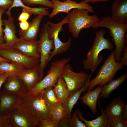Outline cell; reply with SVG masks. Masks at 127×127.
<instances>
[{
  "label": "cell",
  "mask_w": 127,
  "mask_h": 127,
  "mask_svg": "<svg viewBox=\"0 0 127 127\" xmlns=\"http://www.w3.org/2000/svg\"><path fill=\"white\" fill-rule=\"evenodd\" d=\"M101 27L106 28L110 30L108 32L116 47L115 59L116 61L119 62L122 51L127 47V24L118 23L114 21L111 16H104L91 27L95 29Z\"/></svg>",
  "instance_id": "1"
},
{
  "label": "cell",
  "mask_w": 127,
  "mask_h": 127,
  "mask_svg": "<svg viewBox=\"0 0 127 127\" xmlns=\"http://www.w3.org/2000/svg\"><path fill=\"white\" fill-rule=\"evenodd\" d=\"M107 32L103 29L96 32L93 45L88 52L86 59L82 62L85 69L90 70L93 72L103 60L102 56H99L100 53L104 49H113L112 43L108 39L104 37V35Z\"/></svg>",
  "instance_id": "2"
},
{
  "label": "cell",
  "mask_w": 127,
  "mask_h": 127,
  "mask_svg": "<svg viewBox=\"0 0 127 127\" xmlns=\"http://www.w3.org/2000/svg\"><path fill=\"white\" fill-rule=\"evenodd\" d=\"M21 98V104L38 122L51 120V109L46 103L41 92L36 94L28 93Z\"/></svg>",
  "instance_id": "3"
},
{
  "label": "cell",
  "mask_w": 127,
  "mask_h": 127,
  "mask_svg": "<svg viewBox=\"0 0 127 127\" xmlns=\"http://www.w3.org/2000/svg\"><path fill=\"white\" fill-rule=\"evenodd\" d=\"M89 12L86 9L75 8L67 13L69 30L73 38L78 37L82 29L88 28L100 20L97 15L90 16Z\"/></svg>",
  "instance_id": "4"
},
{
  "label": "cell",
  "mask_w": 127,
  "mask_h": 127,
  "mask_svg": "<svg viewBox=\"0 0 127 127\" xmlns=\"http://www.w3.org/2000/svg\"><path fill=\"white\" fill-rule=\"evenodd\" d=\"M115 50H113L105 61L96 76L90 80L86 91H91L96 86H103L113 79L116 72L122 69L123 66L115 58Z\"/></svg>",
  "instance_id": "5"
},
{
  "label": "cell",
  "mask_w": 127,
  "mask_h": 127,
  "mask_svg": "<svg viewBox=\"0 0 127 127\" xmlns=\"http://www.w3.org/2000/svg\"><path fill=\"white\" fill-rule=\"evenodd\" d=\"M70 58L69 57L52 62L46 75L29 93H38L41 92L47 87H53L61 76L65 65L70 61Z\"/></svg>",
  "instance_id": "6"
},
{
  "label": "cell",
  "mask_w": 127,
  "mask_h": 127,
  "mask_svg": "<svg viewBox=\"0 0 127 127\" xmlns=\"http://www.w3.org/2000/svg\"><path fill=\"white\" fill-rule=\"evenodd\" d=\"M68 19L67 16L61 21L57 23L50 21L47 23L48 25L47 28V33L49 38L54 42V48L51 52V58L55 56L67 52L71 45V37H70L65 42H62L59 37L60 32L62 29L63 26L64 24H68Z\"/></svg>",
  "instance_id": "7"
},
{
  "label": "cell",
  "mask_w": 127,
  "mask_h": 127,
  "mask_svg": "<svg viewBox=\"0 0 127 127\" xmlns=\"http://www.w3.org/2000/svg\"><path fill=\"white\" fill-rule=\"evenodd\" d=\"M73 70L71 65L67 63L65 65L61 75L66 83L69 92L82 89L93 73L89 75L83 71L76 72Z\"/></svg>",
  "instance_id": "8"
},
{
  "label": "cell",
  "mask_w": 127,
  "mask_h": 127,
  "mask_svg": "<svg viewBox=\"0 0 127 127\" xmlns=\"http://www.w3.org/2000/svg\"><path fill=\"white\" fill-rule=\"evenodd\" d=\"M0 56L10 62L22 66L25 69L32 68L40 64V59L28 56L13 47L0 49Z\"/></svg>",
  "instance_id": "9"
},
{
  "label": "cell",
  "mask_w": 127,
  "mask_h": 127,
  "mask_svg": "<svg viewBox=\"0 0 127 127\" xmlns=\"http://www.w3.org/2000/svg\"><path fill=\"white\" fill-rule=\"evenodd\" d=\"M48 23H44L40 30V39L38 40L40 55V66L41 72L44 74V70L47 64L51 59V51L54 48L53 41L50 39L47 33Z\"/></svg>",
  "instance_id": "10"
},
{
  "label": "cell",
  "mask_w": 127,
  "mask_h": 127,
  "mask_svg": "<svg viewBox=\"0 0 127 127\" xmlns=\"http://www.w3.org/2000/svg\"><path fill=\"white\" fill-rule=\"evenodd\" d=\"M13 127H36L39 122L21 104L8 114Z\"/></svg>",
  "instance_id": "11"
},
{
  "label": "cell",
  "mask_w": 127,
  "mask_h": 127,
  "mask_svg": "<svg viewBox=\"0 0 127 127\" xmlns=\"http://www.w3.org/2000/svg\"><path fill=\"white\" fill-rule=\"evenodd\" d=\"M51 1L53 4V7L51 13L48 16L50 18L60 12L67 13L71 9L75 8L85 9L87 10L89 12H95L92 7L83 0L79 3L71 0H65L63 2L57 0H51Z\"/></svg>",
  "instance_id": "12"
},
{
  "label": "cell",
  "mask_w": 127,
  "mask_h": 127,
  "mask_svg": "<svg viewBox=\"0 0 127 127\" xmlns=\"http://www.w3.org/2000/svg\"><path fill=\"white\" fill-rule=\"evenodd\" d=\"M43 74L39 64L32 68L23 70L16 75L23 81L29 93L41 80Z\"/></svg>",
  "instance_id": "13"
},
{
  "label": "cell",
  "mask_w": 127,
  "mask_h": 127,
  "mask_svg": "<svg viewBox=\"0 0 127 127\" xmlns=\"http://www.w3.org/2000/svg\"><path fill=\"white\" fill-rule=\"evenodd\" d=\"M8 19L2 20L4 29L3 44L0 45V49H6L13 47L18 42L19 38L16 36V26L14 22V18L11 12L8 15Z\"/></svg>",
  "instance_id": "14"
},
{
  "label": "cell",
  "mask_w": 127,
  "mask_h": 127,
  "mask_svg": "<svg viewBox=\"0 0 127 127\" xmlns=\"http://www.w3.org/2000/svg\"><path fill=\"white\" fill-rule=\"evenodd\" d=\"M21 102L20 97L2 91L0 92V114H8Z\"/></svg>",
  "instance_id": "15"
},
{
  "label": "cell",
  "mask_w": 127,
  "mask_h": 127,
  "mask_svg": "<svg viewBox=\"0 0 127 127\" xmlns=\"http://www.w3.org/2000/svg\"><path fill=\"white\" fill-rule=\"evenodd\" d=\"M4 90L20 97L28 92L23 81L16 75H10L3 83Z\"/></svg>",
  "instance_id": "16"
},
{
  "label": "cell",
  "mask_w": 127,
  "mask_h": 127,
  "mask_svg": "<svg viewBox=\"0 0 127 127\" xmlns=\"http://www.w3.org/2000/svg\"><path fill=\"white\" fill-rule=\"evenodd\" d=\"M127 106L119 96L114 99L104 111L108 116L109 121L114 117L122 118L127 121Z\"/></svg>",
  "instance_id": "17"
},
{
  "label": "cell",
  "mask_w": 127,
  "mask_h": 127,
  "mask_svg": "<svg viewBox=\"0 0 127 127\" xmlns=\"http://www.w3.org/2000/svg\"><path fill=\"white\" fill-rule=\"evenodd\" d=\"M19 38L13 47L28 56L40 59L38 40H27L21 37Z\"/></svg>",
  "instance_id": "18"
},
{
  "label": "cell",
  "mask_w": 127,
  "mask_h": 127,
  "mask_svg": "<svg viewBox=\"0 0 127 127\" xmlns=\"http://www.w3.org/2000/svg\"><path fill=\"white\" fill-rule=\"evenodd\" d=\"M48 15L46 13L37 15L29 23V26L27 30L23 31L20 29L19 31V34L20 37L27 40H37L40 23L44 17Z\"/></svg>",
  "instance_id": "19"
},
{
  "label": "cell",
  "mask_w": 127,
  "mask_h": 127,
  "mask_svg": "<svg viewBox=\"0 0 127 127\" xmlns=\"http://www.w3.org/2000/svg\"><path fill=\"white\" fill-rule=\"evenodd\" d=\"M112 19L121 24H127V0H115L112 6Z\"/></svg>",
  "instance_id": "20"
},
{
  "label": "cell",
  "mask_w": 127,
  "mask_h": 127,
  "mask_svg": "<svg viewBox=\"0 0 127 127\" xmlns=\"http://www.w3.org/2000/svg\"><path fill=\"white\" fill-rule=\"evenodd\" d=\"M91 78L88 79L85 85L82 89L77 91L70 92L62 104L65 110V118L69 119L74 105L80 98L82 92L87 90L90 83Z\"/></svg>",
  "instance_id": "21"
},
{
  "label": "cell",
  "mask_w": 127,
  "mask_h": 127,
  "mask_svg": "<svg viewBox=\"0 0 127 127\" xmlns=\"http://www.w3.org/2000/svg\"><path fill=\"white\" fill-rule=\"evenodd\" d=\"M98 100L99 106L102 112L100 116H98L97 118L92 120H87L83 118L82 112L76 109L78 117L80 120L84 122L87 127H110V125L108 116L101 107L99 100Z\"/></svg>",
  "instance_id": "22"
},
{
  "label": "cell",
  "mask_w": 127,
  "mask_h": 127,
  "mask_svg": "<svg viewBox=\"0 0 127 127\" xmlns=\"http://www.w3.org/2000/svg\"><path fill=\"white\" fill-rule=\"evenodd\" d=\"M102 86H99L94 90L88 91L82 97L80 100L81 102L87 105L90 108L92 113H97L96 109L98 97L100 94Z\"/></svg>",
  "instance_id": "23"
},
{
  "label": "cell",
  "mask_w": 127,
  "mask_h": 127,
  "mask_svg": "<svg viewBox=\"0 0 127 127\" xmlns=\"http://www.w3.org/2000/svg\"><path fill=\"white\" fill-rule=\"evenodd\" d=\"M127 78V74L125 73L116 79H113L103 85L101 91L98 98L100 99L101 97L103 99L107 98L110 94L120 86Z\"/></svg>",
  "instance_id": "24"
},
{
  "label": "cell",
  "mask_w": 127,
  "mask_h": 127,
  "mask_svg": "<svg viewBox=\"0 0 127 127\" xmlns=\"http://www.w3.org/2000/svg\"><path fill=\"white\" fill-rule=\"evenodd\" d=\"M18 7H22V9L29 12L31 15L33 14L36 15L46 13L48 16L49 14L48 8L47 7H31L26 5L21 0H14L12 5L7 11L5 12L6 14L8 15L11 13V11L13 8Z\"/></svg>",
  "instance_id": "25"
},
{
  "label": "cell",
  "mask_w": 127,
  "mask_h": 127,
  "mask_svg": "<svg viewBox=\"0 0 127 127\" xmlns=\"http://www.w3.org/2000/svg\"><path fill=\"white\" fill-rule=\"evenodd\" d=\"M41 92L46 103L51 110L62 104L56 94L53 87H47Z\"/></svg>",
  "instance_id": "26"
},
{
  "label": "cell",
  "mask_w": 127,
  "mask_h": 127,
  "mask_svg": "<svg viewBox=\"0 0 127 127\" xmlns=\"http://www.w3.org/2000/svg\"><path fill=\"white\" fill-rule=\"evenodd\" d=\"M55 92L62 104L64 101L70 93L64 79L61 76L53 87Z\"/></svg>",
  "instance_id": "27"
},
{
  "label": "cell",
  "mask_w": 127,
  "mask_h": 127,
  "mask_svg": "<svg viewBox=\"0 0 127 127\" xmlns=\"http://www.w3.org/2000/svg\"><path fill=\"white\" fill-rule=\"evenodd\" d=\"M25 69L22 66L13 63L5 61L0 62V71L10 75H16Z\"/></svg>",
  "instance_id": "28"
},
{
  "label": "cell",
  "mask_w": 127,
  "mask_h": 127,
  "mask_svg": "<svg viewBox=\"0 0 127 127\" xmlns=\"http://www.w3.org/2000/svg\"><path fill=\"white\" fill-rule=\"evenodd\" d=\"M50 117L51 120L56 121L59 123L65 118V110L62 104H59L51 110Z\"/></svg>",
  "instance_id": "29"
},
{
  "label": "cell",
  "mask_w": 127,
  "mask_h": 127,
  "mask_svg": "<svg viewBox=\"0 0 127 127\" xmlns=\"http://www.w3.org/2000/svg\"><path fill=\"white\" fill-rule=\"evenodd\" d=\"M24 4L28 5L33 6L38 4L53 8V4L49 0H21Z\"/></svg>",
  "instance_id": "30"
},
{
  "label": "cell",
  "mask_w": 127,
  "mask_h": 127,
  "mask_svg": "<svg viewBox=\"0 0 127 127\" xmlns=\"http://www.w3.org/2000/svg\"><path fill=\"white\" fill-rule=\"evenodd\" d=\"M69 127H86L87 126L80 120L78 117L76 110L71 114L69 120Z\"/></svg>",
  "instance_id": "31"
},
{
  "label": "cell",
  "mask_w": 127,
  "mask_h": 127,
  "mask_svg": "<svg viewBox=\"0 0 127 127\" xmlns=\"http://www.w3.org/2000/svg\"><path fill=\"white\" fill-rule=\"evenodd\" d=\"M110 127H127V121L122 118L116 117L111 119L109 121Z\"/></svg>",
  "instance_id": "32"
},
{
  "label": "cell",
  "mask_w": 127,
  "mask_h": 127,
  "mask_svg": "<svg viewBox=\"0 0 127 127\" xmlns=\"http://www.w3.org/2000/svg\"><path fill=\"white\" fill-rule=\"evenodd\" d=\"M0 127H13L7 114H0Z\"/></svg>",
  "instance_id": "33"
},
{
  "label": "cell",
  "mask_w": 127,
  "mask_h": 127,
  "mask_svg": "<svg viewBox=\"0 0 127 127\" xmlns=\"http://www.w3.org/2000/svg\"><path fill=\"white\" fill-rule=\"evenodd\" d=\"M59 122L52 120H45L40 121L38 126L40 127H58Z\"/></svg>",
  "instance_id": "34"
},
{
  "label": "cell",
  "mask_w": 127,
  "mask_h": 127,
  "mask_svg": "<svg viewBox=\"0 0 127 127\" xmlns=\"http://www.w3.org/2000/svg\"><path fill=\"white\" fill-rule=\"evenodd\" d=\"M5 12L2 8L0 7V45L3 44L4 29L2 27L3 25L2 20V19L3 14Z\"/></svg>",
  "instance_id": "35"
},
{
  "label": "cell",
  "mask_w": 127,
  "mask_h": 127,
  "mask_svg": "<svg viewBox=\"0 0 127 127\" xmlns=\"http://www.w3.org/2000/svg\"><path fill=\"white\" fill-rule=\"evenodd\" d=\"M14 0H0V7L5 11L12 5Z\"/></svg>",
  "instance_id": "36"
},
{
  "label": "cell",
  "mask_w": 127,
  "mask_h": 127,
  "mask_svg": "<svg viewBox=\"0 0 127 127\" xmlns=\"http://www.w3.org/2000/svg\"><path fill=\"white\" fill-rule=\"evenodd\" d=\"M31 16L29 12L22 9V11L18 17V20L19 22L27 21Z\"/></svg>",
  "instance_id": "37"
},
{
  "label": "cell",
  "mask_w": 127,
  "mask_h": 127,
  "mask_svg": "<svg viewBox=\"0 0 127 127\" xmlns=\"http://www.w3.org/2000/svg\"><path fill=\"white\" fill-rule=\"evenodd\" d=\"M122 54L123 57H121L119 62L123 66L127 65V47H126L123 50Z\"/></svg>",
  "instance_id": "38"
},
{
  "label": "cell",
  "mask_w": 127,
  "mask_h": 127,
  "mask_svg": "<svg viewBox=\"0 0 127 127\" xmlns=\"http://www.w3.org/2000/svg\"><path fill=\"white\" fill-rule=\"evenodd\" d=\"M29 23L27 21L20 22L19 24L20 29L23 31H25L28 28Z\"/></svg>",
  "instance_id": "39"
},
{
  "label": "cell",
  "mask_w": 127,
  "mask_h": 127,
  "mask_svg": "<svg viewBox=\"0 0 127 127\" xmlns=\"http://www.w3.org/2000/svg\"><path fill=\"white\" fill-rule=\"evenodd\" d=\"M10 75L8 73L4 72L0 74V89L2 85Z\"/></svg>",
  "instance_id": "40"
},
{
  "label": "cell",
  "mask_w": 127,
  "mask_h": 127,
  "mask_svg": "<svg viewBox=\"0 0 127 127\" xmlns=\"http://www.w3.org/2000/svg\"><path fill=\"white\" fill-rule=\"evenodd\" d=\"M69 127V120L64 118L59 122L58 127Z\"/></svg>",
  "instance_id": "41"
},
{
  "label": "cell",
  "mask_w": 127,
  "mask_h": 127,
  "mask_svg": "<svg viewBox=\"0 0 127 127\" xmlns=\"http://www.w3.org/2000/svg\"><path fill=\"white\" fill-rule=\"evenodd\" d=\"M110 0H83V1L86 3H95L98 2H105L109 1Z\"/></svg>",
  "instance_id": "42"
},
{
  "label": "cell",
  "mask_w": 127,
  "mask_h": 127,
  "mask_svg": "<svg viewBox=\"0 0 127 127\" xmlns=\"http://www.w3.org/2000/svg\"><path fill=\"white\" fill-rule=\"evenodd\" d=\"M3 61L10 62L8 60L3 58L0 56V62Z\"/></svg>",
  "instance_id": "43"
},
{
  "label": "cell",
  "mask_w": 127,
  "mask_h": 127,
  "mask_svg": "<svg viewBox=\"0 0 127 127\" xmlns=\"http://www.w3.org/2000/svg\"><path fill=\"white\" fill-rule=\"evenodd\" d=\"M4 73V72H2V71H0V74H1L2 73Z\"/></svg>",
  "instance_id": "44"
},
{
  "label": "cell",
  "mask_w": 127,
  "mask_h": 127,
  "mask_svg": "<svg viewBox=\"0 0 127 127\" xmlns=\"http://www.w3.org/2000/svg\"></svg>",
  "instance_id": "45"
}]
</instances>
